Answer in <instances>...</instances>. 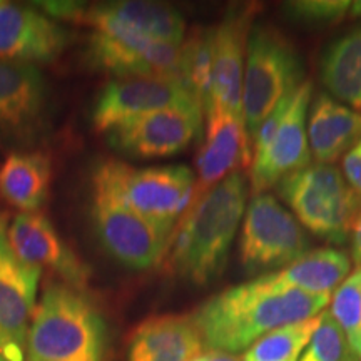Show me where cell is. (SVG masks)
<instances>
[{"mask_svg":"<svg viewBox=\"0 0 361 361\" xmlns=\"http://www.w3.org/2000/svg\"><path fill=\"white\" fill-rule=\"evenodd\" d=\"M328 301L329 295L296 290L266 273L211 296L191 316L207 350L238 353L273 329L318 316Z\"/></svg>","mask_w":361,"mask_h":361,"instance_id":"obj_1","label":"cell"},{"mask_svg":"<svg viewBox=\"0 0 361 361\" xmlns=\"http://www.w3.org/2000/svg\"><path fill=\"white\" fill-rule=\"evenodd\" d=\"M247 180L243 171L216 184L192 201L176 226L169 247V269L194 284L219 276L246 211Z\"/></svg>","mask_w":361,"mask_h":361,"instance_id":"obj_2","label":"cell"},{"mask_svg":"<svg viewBox=\"0 0 361 361\" xmlns=\"http://www.w3.org/2000/svg\"><path fill=\"white\" fill-rule=\"evenodd\" d=\"M107 331L102 316L79 290L47 284L27 336V361H104Z\"/></svg>","mask_w":361,"mask_h":361,"instance_id":"obj_3","label":"cell"},{"mask_svg":"<svg viewBox=\"0 0 361 361\" xmlns=\"http://www.w3.org/2000/svg\"><path fill=\"white\" fill-rule=\"evenodd\" d=\"M295 44L276 27L252 24L243 78V121L250 142L274 107L305 82Z\"/></svg>","mask_w":361,"mask_h":361,"instance_id":"obj_4","label":"cell"},{"mask_svg":"<svg viewBox=\"0 0 361 361\" xmlns=\"http://www.w3.org/2000/svg\"><path fill=\"white\" fill-rule=\"evenodd\" d=\"M94 192L154 221L176 228L194 200L196 176L188 166L135 169L119 161H106L94 173Z\"/></svg>","mask_w":361,"mask_h":361,"instance_id":"obj_5","label":"cell"},{"mask_svg":"<svg viewBox=\"0 0 361 361\" xmlns=\"http://www.w3.org/2000/svg\"><path fill=\"white\" fill-rule=\"evenodd\" d=\"M313 84L305 80L266 117L251 139L250 188L252 196L311 164L308 112Z\"/></svg>","mask_w":361,"mask_h":361,"instance_id":"obj_6","label":"cell"},{"mask_svg":"<svg viewBox=\"0 0 361 361\" xmlns=\"http://www.w3.org/2000/svg\"><path fill=\"white\" fill-rule=\"evenodd\" d=\"M276 189L311 234L335 245L348 241L361 201L340 169L316 162L279 180Z\"/></svg>","mask_w":361,"mask_h":361,"instance_id":"obj_7","label":"cell"},{"mask_svg":"<svg viewBox=\"0 0 361 361\" xmlns=\"http://www.w3.org/2000/svg\"><path fill=\"white\" fill-rule=\"evenodd\" d=\"M308 251L303 226L273 194L251 197L239 238V263L246 273L261 276L295 263Z\"/></svg>","mask_w":361,"mask_h":361,"instance_id":"obj_8","label":"cell"},{"mask_svg":"<svg viewBox=\"0 0 361 361\" xmlns=\"http://www.w3.org/2000/svg\"><path fill=\"white\" fill-rule=\"evenodd\" d=\"M92 214L102 246L126 268H154L169 252L173 226L144 218L102 192H94Z\"/></svg>","mask_w":361,"mask_h":361,"instance_id":"obj_9","label":"cell"},{"mask_svg":"<svg viewBox=\"0 0 361 361\" xmlns=\"http://www.w3.org/2000/svg\"><path fill=\"white\" fill-rule=\"evenodd\" d=\"M40 273L35 266L22 263L12 251L6 216L0 214V355L7 361H27V336Z\"/></svg>","mask_w":361,"mask_h":361,"instance_id":"obj_10","label":"cell"},{"mask_svg":"<svg viewBox=\"0 0 361 361\" xmlns=\"http://www.w3.org/2000/svg\"><path fill=\"white\" fill-rule=\"evenodd\" d=\"M200 106L169 107L141 116L107 133L116 151L134 157H168L184 151L201 135Z\"/></svg>","mask_w":361,"mask_h":361,"instance_id":"obj_11","label":"cell"},{"mask_svg":"<svg viewBox=\"0 0 361 361\" xmlns=\"http://www.w3.org/2000/svg\"><path fill=\"white\" fill-rule=\"evenodd\" d=\"M183 106L200 104L179 79L119 78L106 85L94 106V129L97 133H111L141 116Z\"/></svg>","mask_w":361,"mask_h":361,"instance_id":"obj_12","label":"cell"},{"mask_svg":"<svg viewBox=\"0 0 361 361\" xmlns=\"http://www.w3.org/2000/svg\"><path fill=\"white\" fill-rule=\"evenodd\" d=\"M69 20L82 22L99 32L135 35L154 42L183 44L186 37V22L178 8L147 0H123L92 7L72 4Z\"/></svg>","mask_w":361,"mask_h":361,"instance_id":"obj_13","label":"cell"},{"mask_svg":"<svg viewBox=\"0 0 361 361\" xmlns=\"http://www.w3.org/2000/svg\"><path fill=\"white\" fill-rule=\"evenodd\" d=\"M87 61L96 69L116 74L117 79H179L180 44L92 30L87 44Z\"/></svg>","mask_w":361,"mask_h":361,"instance_id":"obj_14","label":"cell"},{"mask_svg":"<svg viewBox=\"0 0 361 361\" xmlns=\"http://www.w3.org/2000/svg\"><path fill=\"white\" fill-rule=\"evenodd\" d=\"M47 87L32 64L0 59V137L30 142L45 129Z\"/></svg>","mask_w":361,"mask_h":361,"instance_id":"obj_15","label":"cell"},{"mask_svg":"<svg viewBox=\"0 0 361 361\" xmlns=\"http://www.w3.org/2000/svg\"><path fill=\"white\" fill-rule=\"evenodd\" d=\"M258 6L243 4L231 7L214 27V64L211 109L228 111L243 117V78L246 47ZM209 112V111H207Z\"/></svg>","mask_w":361,"mask_h":361,"instance_id":"obj_16","label":"cell"},{"mask_svg":"<svg viewBox=\"0 0 361 361\" xmlns=\"http://www.w3.org/2000/svg\"><path fill=\"white\" fill-rule=\"evenodd\" d=\"M7 239L22 263L35 266L40 271L51 269L75 290H84L87 286L89 266L62 241L44 214H17L7 229Z\"/></svg>","mask_w":361,"mask_h":361,"instance_id":"obj_17","label":"cell"},{"mask_svg":"<svg viewBox=\"0 0 361 361\" xmlns=\"http://www.w3.org/2000/svg\"><path fill=\"white\" fill-rule=\"evenodd\" d=\"M207 124L196 159L197 179L194 200L213 189L233 173L250 168L252 151L243 117L213 107L206 112Z\"/></svg>","mask_w":361,"mask_h":361,"instance_id":"obj_18","label":"cell"},{"mask_svg":"<svg viewBox=\"0 0 361 361\" xmlns=\"http://www.w3.org/2000/svg\"><path fill=\"white\" fill-rule=\"evenodd\" d=\"M69 32L32 7L0 6V59L32 64L52 62L66 51Z\"/></svg>","mask_w":361,"mask_h":361,"instance_id":"obj_19","label":"cell"},{"mask_svg":"<svg viewBox=\"0 0 361 361\" xmlns=\"http://www.w3.org/2000/svg\"><path fill=\"white\" fill-rule=\"evenodd\" d=\"M202 348L204 343L192 316H151L134 329L128 361H192Z\"/></svg>","mask_w":361,"mask_h":361,"instance_id":"obj_20","label":"cell"},{"mask_svg":"<svg viewBox=\"0 0 361 361\" xmlns=\"http://www.w3.org/2000/svg\"><path fill=\"white\" fill-rule=\"evenodd\" d=\"M308 144L319 164H333L361 139V114L329 94H318L310 104Z\"/></svg>","mask_w":361,"mask_h":361,"instance_id":"obj_21","label":"cell"},{"mask_svg":"<svg viewBox=\"0 0 361 361\" xmlns=\"http://www.w3.org/2000/svg\"><path fill=\"white\" fill-rule=\"evenodd\" d=\"M51 178V161L42 152H12L0 166V196L24 213H35L47 200Z\"/></svg>","mask_w":361,"mask_h":361,"instance_id":"obj_22","label":"cell"},{"mask_svg":"<svg viewBox=\"0 0 361 361\" xmlns=\"http://www.w3.org/2000/svg\"><path fill=\"white\" fill-rule=\"evenodd\" d=\"M319 79L333 99L361 114V27L328 45L319 62Z\"/></svg>","mask_w":361,"mask_h":361,"instance_id":"obj_23","label":"cell"},{"mask_svg":"<svg viewBox=\"0 0 361 361\" xmlns=\"http://www.w3.org/2000/svg\"><path fill=\"white\" fill-rule=\"evenodd\" d=\"M351 259L345 251L324 247L308 251L295 263L273 271L279 283L311 295H329L348 278Z\"/></svg>","mask_w":361,"mask_h":361,"instance_id":"obj_24","label":"cell"},{"mask_svg":"<svg viewBox=\"0 0 361 361\" xmlns=\"http://www.w3.org/2000/svg\"><path fill=\"white\" fill-rule=\"evenodd\" d=\"M214 64V27H196L180 44L179 79L201 106L202 112L211 109Z\"/></svg>","mask_w":361,"mask_h":361,"instance_id":"obj_25","label":"cell"},{"mask_svg":"<svg viewBox=\"0 0 361 361\" xmlns=\"http://www.w3.org/2000/svg\"><path fill=\"white\" fill-rule=\"evenodd\" d=\"M318 323L319 314L273 329L252 343L243 355V361H300Z\"/></svg>","mask_w":361,"mask_h":361,"instance_id":"obj_26","label":"cell"},{"mask_svg":"<svg viewBox=\"0 0 361 361\" xmlns=\"http://www.w3.org/2000/svg\"><path fill=\"white\" fill-rule=\"evenodd\" d=\"M329 313L361 361V266L336 288Z\"/></svg>","mask_w":361,"mask_h":361,"instance_id":"obj_27","label":"cell"},{"mask_svg":"<svg viewBox=\"0 0 361 361\" xmlns=\"http://www.w3.org/2000/svg\"><path fill=\"white\" fill-rule=\"evenodd\" d=\"M300 361H360V358L351 350L331 313L324 310L319 313L318 326Z\"/></svg>","mask_w":361,"mask_h":361,"instance_id":"obj_28","label":"cell"},{"mask_svg":"<svg viewBox=\"0 0 361 361\" xmlns=\"http://www.w3.org/2000/svg\"><path fill=\"white\" fill-rule=\"evenodd\" d=\"M288 19L306 27H329L340 24L350 16L348 0H296L284 4Z\"/></svg>","mask_w":361,"mask_h":361,"instance_id":"obj_29","label":"cell"},{"mask_svg":"<svg viewBox=\"0 0 361 361\" xmlns=\"http://www.w3.org/2000/svg\"><path fill=\"white\" fill-rule=\"evenodd\" d=\"M343 176L361 201V139L343 157Z\"/></svg>","mask_w":361,"mask_h":361,"instance_id":"obj_30","label":"cell"},{"mask_svg":"<svg viewBox=\"0 0 361 361\" xmlns=\"http://www.w3.org/2000/svg\"><path fill=\"white\" fill-rule=\"evenodd\" d=\"M351 258L356 266H361V213L355 219L353 228H351Z\"/></svg>","mask_w":361,"mask_h":361,"instance_id":"obj_31","label":"cell"},{"mask_svg":"<svg viewBox=\"0 0 361 361\" xmlns=\"http://www.w3.org/2000/svg\"><path fill=\"white\" fill-rule=\"evenodd\" d=\"M192 361H241L231 353H224V351H207L204 355H200Z\"/></svg>","mask_w":361,"mask_h":361,"instance_id":"obj_32","label":"cell"},{"mask_svg":"<svg viewBox=\"0 0 361 361\" xmlns=\"http://www.w3.org/2000/svg\"><path fill=\"white\" fill-rule=\"evenodd\" d=\"M350 17H353V19H361V0H358V2H351Z\"/></svg>","mask_w":361,"mask_h":361,"instance_id":"obj_33","label":"cell"},{"mask_svg":"<svg viewBox=\"0 0 361 361\" xmlns=\"http://www.w3.org/2000/svg\"><path fill=\"white\" fill-rule=\"evenodd\" d=\"M0 361H7V360H6V358H4V356H2V355H0Z\"/></svg>","mask_w":361,"mask_h":361,"instance_id":"obj_34","label":"cell"},{"mask_svg":"<svg viewBox=\"0 0 361 361\" xmlns=\"http://www.w3.org/2000/svg\"><path fill=\"white\" fill-rule=\"evenodd\" d=\"M0 6H2V2H0Z\"/></svg>","mask_w":361,"mask_h":361,"instance_id":"obj_35","label":"cell"}]
</instances>
